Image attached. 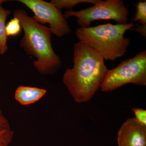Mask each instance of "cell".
<instances>
[{"mask_svg":"<svg viewBox=\"0 0 146 146\" xmlns=\"http://www.w3.org/2000/svg\"><path fill=\"white\" fill-rule=\"evenodd\" d=\"M73 66L68 68L63 82L75 101L86 102L100 89L108 69L104 59L83 42L75 44Z\"/></svg>","mask_w":146,"mask_h":146,"instance_id":"obj_1","label":"cell"},{"mask_svg":"<svg viewBox=\"0 0 146 146\" xmlns=\"http://www.w3.org/2000/svg\"><path fill=\"white\" fill-rule=\"evenodd\" d=\"M13 16L20 20L24 30L20 46L27 54L36 58L33 62L35 68L43 74H56L61 68V62L53 49L49 28L36 22L22 9L14 11Z\"/></svg>","mask_w":146,"mask_h":146,"instance_id":"obj_2","label":"cell"},{"mask_svg":"<svg viewBox=\"0 0 146 146\" xmlns=\"http://www.w3.org/2000/svg\"><path fill=\"white\" fill-rule=\"evenodd\" d=\"M137 25L132 22L125 25L108 23L80 27L76 30V35L79 42L96 51L104 60L114 61L125 56L130 41L124 35Z\"/></svg>","mask_w":146,"mask_h":146,"instance_id":"obj_3","label":"cell"},{"mask_svg":"<svg viewBox=\"0 0 146 146\" xmlns=\"http://www.w3.org/2000/svg\"><path fill=\"white\" fill-rule=\"evenodd\" d=\"M129 83L146 86V50L123 60L114 69L108 70L100 89L103 92L111 91Z\"/></svg>","mask_w":146,"mask_h":146,"instance_id":"obj_4","label":"cell"},{"mask_svg":"<svg viewBox=\"0 0 146 146\" xmlns=\"http://www.w3.org/2000/svg\"><path fill=\"white\" fill-rule=\"evenodd\" d=\"M129 13V10L121 0H99L91 7L78 11L67 10L63 14L66 19L76 17L80 28H87L98 20H113L117 24L125 25L128 23Z\"/></svg>","mask_w":146,"mask_h":146,"instance_id":"obj_5","label":"cell"},{"mask_svg":"<svg viewBox=\"0 0 146 146\" xmlns=\"http://www.w3.org/2000/svg\"><path fill=\"white\" fill-rule=\"evenodd\" d=\"M33 12V18L42 25L48 24L52 33L61 37L69 34L71 29L61 11L52 3L42 0H18Z\"/></svg>","mask_w":146,"mask_h":146,"instance_id":"obj_6","label":"cell"},{"mask_svg":"<svg viewBox=\"0 0 146 146\" xmlns=\"http://www.w3.org/2000/svg\"><path fill=\"white\" fill-rule=\"evenodd\" d=\"M119 146H146V127L135 118H129L123 123L117 133Z\"/></svg>","mask_w":146,"mask_h":146,"instance_id":"obj_7","label":"cell"},{"mask_svg":"<svg viewBox=\"0 0 146 146\" xmlns=\"http://www.w3.org/2000/svg\"><path fill=\"white\" fill-rule=\"evenodd\" d=\"M46 92V90L44 89L20 86L16 90L15 98L22 105H28L41 99Z\"/></svg>","mask_w":146,"mask_h":146,"instance_id":"obj_8","label":"cell"},{"mask_svg":"<svg viewBox=\"0 0 146 146\" xmlns=\"http://www.w3.org/2000/svg\"><path fill=\"white\" fill-rule=\"evenodd\" d=\"M11 11L6 9L0 4V54H4L8 50L7 40L8 36L6 33V21Z\"/></svg>","mask_w":146,"mask_h":146,"instance_id":"obj_9","label":"cell"},{"mask_svg":"<svg viewBox=\"0 0 146 146\" xmlns=\"http://www.w3.org/2000/svg\"><path fill=\"white\" fill-rule=\"evenodd\" d=\"M13 136V132L8 120L0 109V146H9Z\"/></svg>","mask_w":146,"mask_h":146,"instance_id":"obj_10","label":"cell"},{"mask_svg":"<svg viewBox=\"0 0 146 146\" xmlns=\"http://www.w3.org/2000/svg\"><path fill=\"white\" fill-rule=\"evenodd\" d=\"M99 0H52V3L58 9H67L72 10L74 7L79 4L88 3L94 5Z\"/></svg>","mask_w":146,"mask_h":146,"instance_id":"obj_11","label":"cell"},{"mask_svg":"<svg viewBox=\"0 0 146 146\" xmlns=\"http://www.w3.org/2000/svg\"><path fill=\"white\" fill-rule=\"evenodd\" d=\"M135 6L136 11L131 22H138L141 25H146V1H139Z\"/></svg>","mask_w":146,"mask_h":146,"instance_id":"obj_12","label":"cell"},{"mask_svg":"<svg viewBox=\"0 0 146 146\" xmlns=\"http://www.w3.org/2000/svg\"><path fill=\"white\" fill-rule=\"evenodd\" d=\"M22 29L20 20L18 18L13 17L6 25V33L8 37L16 36L21 33Z\"/></svg>","mask_w":146,"mask_h":146,"instance_id":"obj_13","label":"cell"},{"mask_svg":"<svg viewBox=\"0 0 146 146\" xmlns=\"http://www.w3.org/2000/svg\"><path fill=\"white\" fill-rule=\"evenodd\" d=\"M132 111L135 115V119L141 125L146 127V110L139 108H133Z\"/></svg>","mask_w":146,"mask_h":146,"instance_id":"obj_14","label":"cell"},{"mask_svg":"<svg viewBox=\"0 0 146 146\" xmlns=\"http://www.w3.org/2000/svg\"><path fill=\"white\" fill-rule=\"evenodd\" d=\"M131 30L133 31L139 33L143 37H146V25H138L136 27L131 29Z\"/></svg>","mask_w":146,"mask_h":146,"instance_id":"obj_15","label":"cell"},{"mask_svg":"<svg viewBox=\"0 0 146 146\" xmlns=\"http://www.w3.org/2000/svg\"><path fill=\"white\" fill-rule=\"evenodd\" d=\"M7 1H5V0H0V4L2 5L4 2Z\"/></svg>","mask_w":146,"mask_h":146,"instance_id":"obj_16","label":"cell"}]
</instances>
